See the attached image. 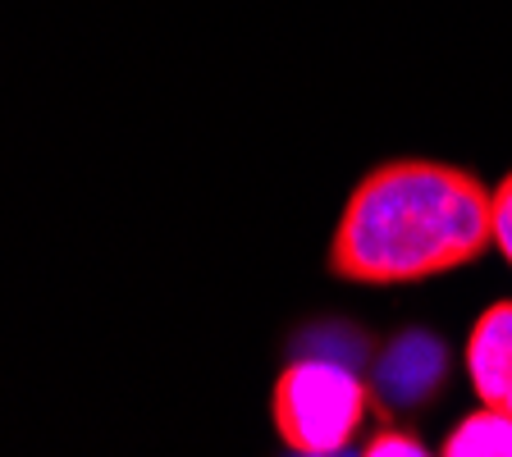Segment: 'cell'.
<instances>
[{"label": "cell", "instance_id": "obj_1", "mask_svg": "<svg viewBox=\"0 0 512 457\" xmlns=\"http://www.w3.org/2000/svg\"><path fill=\"white\" fill-rule=\"evenodd\" d=\"M494 243L490 192L444 160H389L352 188L330 266L352 284H421Z\"/></svg>", "mask_w": 512, "mask_h": 457}, {"label": "cell", "instance_id": "obj_3", "mask_svg": "<svg viewBox=\"0 0 512 457\" xmlns=\"http://www.w3.org/2000/svg\"><path fill=\"white\" fill-rule=\"evenodd\" d=\"M467 375L485 407L512 412V302L480 311L467 334Z\"/></svg>", "mask_w": 512, "mask_h": 457}, {"label": "cell", "instance_id": "obj_4", "mask_svg": "<svg viewBox=\"0 0 512 457\" xmlns=\"http://www.w3.org/2000/svg\"><path fill=\"white\" fill-rule=\"evenodd\" d=\"M444 366L448 362H444L439 339H430V334H403V339L380 357L375 380H380L389 403H421L430 389H439Z\"/></svg>", "mask_w": 512, "mask_h": 457}, {"label": "cell", "instance_id": "obj_2", "mask_svg": "<svg viewBox=\"0 0 512 457\" xmlns=\"http://www.w3.org/2000/svg\"><path fill=\"white\" fill-rule=\"evenodd\" d=\"M366 412L371 389L339 357H302L275 384V430L302 457H330L348 448Z\"/></svg>", "mask_w": 512, "mask_h": 457}, {"label": "cell", "instance_id": "obj_6", "mask_svg": "<svg viewBox=\"0 0 512 457\" xmlns=\"http://www.w3.org/2000/svg\"><path fill=\"white\" fill-rule=\"evenodd\" d=\"M490 229H494V247L512 266V174L490 192Z\"/></svg>", "mask_w": 512, "mask_h": 457}, {"label": "cell", "instance_id": "obj_7", "mask_svg": "<svg viewBox=\"0 0 512 457\" xmlns=\"http://www.w3.org/2000/svg\"><path fill=\"white\" fill-rule=\"evenodd\" d=\"M362 453H371V457H389V453H403V457H421L426 453V444L416 435H407V430H380V435H371L366 439V448Z\"/></svg>", "mask_w": 512, "mask_h": 457}, {"label": "cell", "instance_id": "obj_5", "mask_svg": "<svg viewBox=\"0 0 512 457\" xmlns=\"http://www.w3.org/2000/svg\"><path fill=\"white\" fill-rule=\"evenodd\" d=\"M444 457H512V412L480 403L476 416L458 421L439 448Z\"/></svg>", "mask_w": 512, "mask_h": 457}]
</instances>
